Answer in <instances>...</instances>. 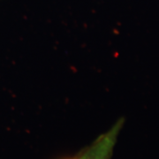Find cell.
Masks as SVG:
<instances>
[{
  "mask_svg": "<svg viewBox=\"0 0 159 159\" xmlns=\"http://www.w3.org/2000/svg\"><path fill=\"white\" fill-rule=\"evenodd\" d=\"M124 123V119H119L110 129L100 134L89 146L73 157L62 159H111Z\"/></svg>",
  "mask_w": 159,
  "mask_h": 159,
  "instance_id": "obj_1",
  "label": "cell"
}]
</instances>
